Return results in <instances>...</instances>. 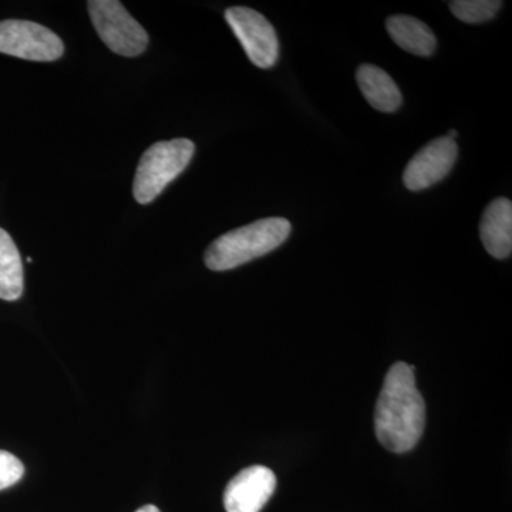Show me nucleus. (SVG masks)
I'll list each match as a JSON object with an SVG mask.
<instances>
[{
	"label": "nucleus",
	"instance_id": "1",
	"mask_svg": "<svg viewBox=\"0 0 512 512\" xmlns=\"http://www.w3.org/2000/svg\"><path fill=\"white\" fill-rule=\"evenodd\" d=\"M426 426V404L417 389L414 367L399 362L390 367L377 399V440L392 453L403 454L419 443Z\"/></svg>",
	"mask_w": 512,
	"mask_h": 512
},
{
	"label": "nucleus",
	"instance_id": "2",
	"mask_svg": "<svg viewBox=\"0 0 512 512\" xmlns=\"http://www.w3.org/2000/svg\"><path fill=\"white\" fill-rule=\"evenodd\" d=\"M285 218H265L215 239L205 251V265L211 271H229L281 247L291 235Z\"/></svg>",
	"mask_w": 512,
	"mask_h": 512
},
{
	"label": "nucleus",
	"instance_id": "3",
	"mask_svg": "<svg viewBox=\"0 0 512 512\" xmlns=\"http://www.w3.org/2000/svg\"><path fill=\"white\" fill-rule=\"evenodd\" d=\"M195 153V146L187 138L158 141L141 157L134 177L133 194L138 204H150L173 183Z\"/></svg>",
	"mask_w": 512,
	"mask_h": 512
},
{
	"label": "nucleus",
	"instance_id": "4",
	"mask_svg": "<svg viewBox=\"0 0 512 512\" xmlns=\"http://www.w3.org/2000/svg\"><path fill=\"white\" fill-rule=\"evenodd\" d=\"M94 29L104 45L120 56L136 57L146 52L148 35L143 26L117 0H92L87 3Z\"/></svg>",
	"mask_w": 512,
	"mask_h": 512
},
{
	"label": "nucleus",
	"instance_id": "5",
	"mask_svg": "<svg viewBox=\"0 0 512 512\" xmlns=\"http://www.w3.org/2000/svg\"><path fill=\"white\" fill-rule=\"evenodd\" d=\"M0 53L32 62H55L63 56L64 45L55 32L39 23L9 19L0 22Z\"/></svg>",
	"mask_w": 512,
	"mask_h": 512
},
{
	"label": "nucleus",
	"instance_id": "6",
	"mask_svg": "<svg viewBox=\"0 0 512 512\" xmlns=\"http://www.w3.org/2000/svg\"><path fill=\"white\" fill-rule=\"evenodd\" d=\"M225 19L238 37L249 60L259 69H269L278 62L279 40L274 26L254 9L234 6L227 9Z\"/></svg>",
	"mask_w": 512,
	"mask_h": 512
},
{
	"label": "nucleus",
	"instance_id": "7",
	"mask_svg": "<svg viewBox=\"0 0 512 512\" xmlns=\"http://www.w3.org/2000/svg\"><path fill=\"white\" fill-rule=\"evenodd\" d=\"M458 157L456 140L448 137L436 138L421 148L407 165L403 183L407 190L423 191L440 183L453 170Z\"/></svg>",
	"mask_w": 512,
	"mask_h": 512
},
{
	"label": "nucleus",
	"instance_id": "8",
	"mask_svg": "<svg viewBox=\"0 0 512 512\" xmlns=\"http://www.w3.org/2000/svg\"><path fill=\"white\" fill-rule=\"evenodd\" d=\"M276 488L271 468L252 466L229 481L224 493L227 512H261Z\"/></svg>",
	"mask_w": 512,
	"mask_h": 512
},
{
	"label": "nucleus",
	"instance_id": "9",
	"mask_svg": "<svg viewBox=\"0 0 512 512\" xmlns=\"http://www.w3.org/2000/svg\"><path fill=\"white\" fill-rule=\"evenodd\" d=\"M480 237L488 254L507 259L512 252V202L497 198L488 205L480 222Z\"/></svg>",
	"mask_w": 512,
	"mask_h": 512
},
{
	"label": "nucleus",
	"instance_id": "10",
	"mask_svg": "<svg viewBox=\"0 0 512 512\" xmlns=\"http://www.w3.org/2000/svg\"><path fill=\"white\" fill-rule=\"evenodd\" d=\"M357 84L367 103L383 113H393L402 106L403 96L390 74L373 64H362L356 73Z\"/></svg>",
	"mask_w": 512,
	"mask_h": 512
},
{
	"label": "nucleus",
	"instance_id": "11",
	"mask_svg": "<svg viewBox=\"0 0 512 512\" xmlns=\"http://www.w3.org/2000/svg\"><path fill=\"white\" fill-rule=\"evenodd\" d=\"M387 32L397 46L412 55L427 57L436 50L437 39L429 26L412 16H390L386 22Z\"/></svg>",
	"mask_w": 512,
	"mask_h": 512
},
{
	"label": "nucleus",
	"instance_id": "12",
	"mask_svg": "<svg viewBox=\"0 0 512 512\" xmlns=\"http://www.w3.org/2000/svg\"><path fill=\"white\" fill-rule=\"evenodd\" d=\"M22 293V258L8 232L0 228V299L18 301Z\"/></svg>",
	"mask_w": 512,
	"mask_h": 512
},
{
	"label": "nucleus",
	"instance_id": "13",
	"mask_svg": "<svg viewBox=\"0 0 512 512\" xmlns=\"http://www.w3.org/2000/svg\"><path fill=\"white\" fill-rule=\"evenodd\" d=\"M503 2L498 0H456L450 3L451 12L464 23H483L495 18Z\"/></svg>",
	"mask_w": 512,
	"mask_h": 512
},
{
	"label": "nucleus",
	"instance_id": "14",
	"mask_svg": "<svg viewBox=\"0 0 512 512\" xmlns=\"http://www.w3.org/2000/svg\"><path fill=\"white\" fill-rule=\"evenodd\" d=\"M25 474V467L18 457L9 451L0 450V490L12 487Z\"/></svg>",
	"mask_w": 512,
	"mask_h": 512
},
{
	"label": "nucleus",
	"instance_id": "15",
	"mask_svg": "<svg viewBox=\"0 0 512 512\" xmlns=\"http://www.w3.org/2000/svg\"><path fill=\"white\" fill-rule=\"evenodd\" d=\"M136 512H161L158 510L156 505H144V507L138 508Z\"/></svg>",
	"mask_w": 512,
	"mask_h": 512
},
{
	"label": "nucleus",
	"instance_id": "16",
	"mask_svg": "<svg viewBox=\"0 0 512 512\" xmlns=\"http://www.w3.org/2000/svg\"><path fill=\"white\" fill-rule=\"evenodd\" d=\"M448 138H451V140H454V138L457 137V131L456 130H450L448 131L447 136Z\"/></svg>",
	"mask_w": 512,
	"mask_h": 512
}]
</instances>
